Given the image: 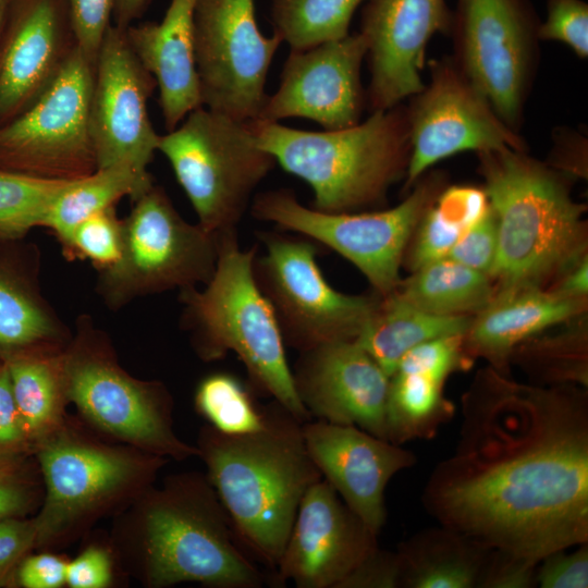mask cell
Masks as SVG:
<instances>
[{"label":"cell","instance_id":"6da1fadb","mask_svg":"<svg viewBox=\"0 0 588 588\" xmlns=\"http://www.w3.org/2000/svg\"><path fill=\"white\" fill-rule=\"evenodd\" d=\"M421 501L440 525L537 563L588 542V393L480 370L462 396L454 452Z\"/></svg>","mask_w":588,"mask_h":588},{"label":"cell","instance_id":"7a4b0ae2","mask_svg":"<svg viewBox=\"0 0 588 588\" xmlns=\"http://www.w3.org/2000/svg\"><path fill=\"white\" fill-rule=\"evenodd\" d=\"M114 518L110 548L145 587L261 588L267 581L205 473L154 483Z\"/></svg>","mask_w":588,"mask_h":588},{"label":"cell","instance_id":"3957f363","mask_svg":"<svg viewBox=\"0 0 588 588\" xmlns=\"http://www.w3.org/2000/svg\"><path fill=\"white\" fill-rule=\"evenodd\" d=\"M264 411L259 430L225 434L205 425L195 445L237 540L274 571L299 504L322 475L307 450L303 422L274 400Z\"/></svg>","mask_w":588,"mask_h":588},{"label":"cell","instance_id":"277c9868","mask_svg":"<svg viewBox=\"0 0 588 588\" xmlns=\"http://www.w3.org/2000/svg\"><path fill=\"white\" fill-rule=\"evenodd\" d=\"M485 192L497 221L490 277L499 289L540 286L586 256L585 206L565 179L525 150L478 152Z\"/></svg>","mask_w":588,"mask_h":588},{"label":"cell","instance_id":"5b68a950","mask_svg":"<svg viewBox=\"0 0 588 588\" xmlns=\"http://www.w3.org/2000/svg\"><path fill=\"white\" fill-rule=\"evenodd\" d=\"M42 499L36 550L68 546L151 487L169 460L110 440L66 417L34 451Z\"/></svg>","mask_w":588,"mask_h":588},{"label":"cell","instance_id":"8992f818","mask_svg":"<svg viewBox=\"0 0 588 588\" xmlns=\"http://www.w3.org/2000/svg\"><path fill=\"white\" fill-rule=\"evenodd\" d=\"M215 272L203 287L180 291L182 326L199 358L234 353L252 383L302 422L311 420L296 393L285 344L253 272L257 245L242 249L236 231L218 235Z\"/></svg>","mask_w":588,"mask_h":588},{"label":"cell","instance_id":"52a82bcc","mask_svg":"<svg viewBox=\"0 0 588 588\" xmlns=\"http://www.w3.org/2000/svg\"><path fill=\"white\" fill-rule=\"evenodd\" d=\"M258 146L314 192L313 208L354 212L382 201L406 173L409 158L407 109L372 111L358 124L332 131H305L280 122L249 121Z\"/></svg>","mask_w":588,"mask_h":588},{"label":"cell","instance_id":"ba28073f","mask_svg":"<svg viewBox=\"0 0 588 588\" xmlns=\"http://www.w3.org/2000/svg\"><path fill=\"white\" fill-rule=\"evenodd\" d=\"M60 365L68 403L99 434L181 462L198 456L173 426V399L157 380H142L122 367L108 333L81 315Z\"/></svg>","mask_w":588,"mask_h":588},{"label":"cell","instance_id":"9c48e42d","mask_svg":"<svg viewBox=\"0 0 588 588\" xmlns=\"http://www.w3.org/2000/svg\"><path fill=\"white\" fill-rule=\"evenodd\" d=\"M197 216L219 235L236 231L253 194L277 163L258 144L249 121L204 106L158 142Z\"/></svg>","mask_w":588,"mask_h":588},{"label":"cell","instance_id":"30bf717a","mask_svg":"<svg viewBox=\"0 0 588 588\" xmlns=\"http://www.w3.org/2000/svg\"><path fill=\"white\" fill-rule=\"evenodd\" d=\"M122 233L121 258L98 272L96 284L112 310L140 297L204 285L215 272L218 235L186 221L161 186L154 184L133 200Z\"/></svg>","mask_w":588,"mask_h":588},{"label":"cell","instance_id":"8fae6325","mask_svg":"<svg viewBox=\"0 0 588 588\" xmlns=\"http://www.w3.org/2000/svg\"><path fill=\"white\" fill-rule=\"evenodd\" d=\"M441 182L430 176L397 206L362 213L323 212L302 205L292 191L273 189L253 198L250 213L333 249L366 277L376 294L387 296L401 282L400 267L409 238L441 192Z\"/></svg>","mask_w":588,"mask_h":588},{"label":"cell","instance_id":"7c38bea8","mask_svg":"<svg viewBox=\"0 0 588 588\" xmlns=\"http://www.w3.org/2000/svg\"><path fill=\"white\" fill-rule=\"evenodd\" d=\"M265 253L254 258L255 281L268 301L285 346L307 351L356 340L381 296L350 295L333 289L317 264L309 238L259 232Z\"/></svg>","mask_w":588,"mask_h":588},{"label":"cell","instance_id":"4fadbf2b","mask_svg":"<svg viewBox=\"0 0 588 588\" xmlns=\"http://www.w3.org/2000/svg\"><path fill=\"white\" fill-rule=\"evenodd\" d=\"M95 66L78 47L40 97L0 126V168L48 181L97 169L89 131Z\"/></svg>","mask_w":588,"mask_h":588},{"label":"cell","instance_id":"5bb4252c","mask_svg":"<svg viewBox=\"0 0 588 588\" xmlns=\"http://www.w3.org/2000/svg\"><path fill=\"white\" fill-rule=\"evenodd\" d=\"M282 39L265 36L254 0H197L194 57L201 106L240 121L258 119Z\"/></svg>","mask_w":588,"mask_h":588},{"label":"cell","instance_id":"9a60e30c","mask_svg":"<svg viewBox=\"0 0 588 588\" xmlns=\"http://www.w3.org/2000/svg\"><path fill=\"white\" fill-rule=\"evenodd\" d=\"M538 26L527 0H457L456 63L515 132L537 60Z\"/></svg>","mask_w":588,"mask_h":588},{"label":"cell","instance_id":"2e32d148","mask_svg":"<svg viewBox=\"0 0 588 588\" xmlns=\"http://www.w3.org/2000/svg\"><path fill=\"white\" fill-rule=\"evenodd\" d=\"M412 98L405 189L431 166L462 151L525 150L519 134L499 118L454 58L432 60L430 83Z\"/></svg>","mask_w":588,"mask_h":588},{"label":"cell","instance_id":"e0dca14e","mask_svg":"<svg viewBox=\"0 0 588 588\" xmlns=\"http://www.w3.org/2000/svg\"><path fill=\"white\" fill-rule=\"evenodd\" d=\"M157 88L154 75L133 51L124 29L111 25L95 63L89 131L97 169L128 164L140 172L158 151V134L148 113Z\"/></svg>","mask_w":588,"mask_h":588},{"label":"cell","instance_id":"ac0fdd59","mask_svg":"<svg viewBox=\"0 0 588 588\" xmlns=\"http://www.w3.org/2000/svg\"><path fill=\"white\" fill-rule=\"evenodd\" d=\"M367 50L360 33L306 49H291L280 85L267 96L256 120L302 118L317 122L326 131L358 124L365 106L360 69Z\"/></svg>","mask_w":588,"mask_h":588},{"label":"cell","instance_id":"d6986e66","mask_svg":"<svg viewBox=\"0 0 588 588\" xmlns=\"http://www.w3.org/2000/svg\"><path fill=\"white\" fill-rule=\"evenodd\" d=\"M377 537L322 478L305 493L270 583L336 588L378 547Z\"/></svg>","mask_w":588,"mask_h":588},{"label":"cell","instance_id":"ffe728a7","mask_svg":"<svg viewBox=\"0 0 588 588\" xmlns=\"http://www.w3.org/2000/svg\"><path fill=\"white\" fill-rule=\"evenodd\" d=\"M360 34L367 41L372 111L388 110L418 94L426 49L437 33L448 34L452 14L445 0H367Z\"/></svg>","mask_w":588,"mask_h":588},{"label":"cell","instance_id":"44dd1931","mask_svg":"<svg viewBox=\"0 0 588 588\" xmlns=\"http://www.w3.org/2000/svg\"><path fill=\"white\" fill-rule=\"evenodd\" d=\"M292 375L311 419L353 425L387 440L390 377L355 340L299 352Z\"/></svg>","mask_w":588,"mask_h":588},{"label":"cell","instance_id":"7402d4cb","mask_svg":"<svg viewBox=\"0 0 588 588\" xmlns=\"http://www.w3.org/2000/svg\"><path fill=\"white\" fill-rule=\"evenodd\" d=\"M76 48L68 0H11L0 32V126L40 97Z\"/></svg>","mask_w":588,"mask_h":588},{"label":"cell","instance_id":"603a6c76","mask_svg":"<svg viewBox=\"0 0 588 588\" xmlns=\"http://www.w3.org/2000/svg\"><path fill=\"white\" fill-rule=\"evenodd\" d=\"M307 450L322 478L376 535L387 522L385 489L415 454L353 425L319 419L303 422Z\"/></svg>","mask_w":588,"mask_h":588},{"label":"cell","instance_id":"cb8c5ba5","mask_svg":"<svg viewBox=\"0 0 588 588\" xmlns=\"http://www.w3.org/2000/svg\"><path fill=\"white\" fill-rule=\"evenodd\" d=\"M41 258L26 237L0 243V359L61 352L72 331L44 295Z\"/></svg>","mask_w":588,"mask_h":588},{"label":"cell","instance_id":"d4e9b609","mask_svg":"<svg viewBox=\"0 0 588 588\" xmlns=\"http://www.w3.org/2000/svg\"><path fill=\"white\" fill-rule=\"evenodd\" d=\"M586 299H575L540 286L499 289L477 313L464 336V348L473 359L482 357L500 373L507 375L516 346L543 330L576 318Z\"/></svg>","mask_w":588,"mask_h":588},{"label":"cell","instance_id":"484cf974","mask_svg":"<svg viewBox=\"0 0 588 588\" xmlns=\"http://www.w3.org/2000/svg\"><path fill=\"white\" fill-rule=\"evenodd\" d=\"M197 0H170L159 23L125 29L143 65L154 75L166 128H175L201 106L194 57V11Z\"/></svg>","mask_w":588,"mask_h":588},{"label":"cell","instance_id":"4316f807","mask_svg":"<svg viewBox=\"0 0 588 588\" xmlns=\"http://www.w3.org/2000/svg\"><path fill=\"white\" fill-rule=\"evenodd\" d=\"M490 548L440 525L399 543L401 588H477Z\"/></svg>","mask_w":588,"mask_h":588},{"label":"cell","instance_id":"83f0119b","mask_svg":"<svg viewBox=\"0 0 588 588\" xmlns=\"http://www.w3.org/2000/svg\"><path fill=\"white\" fill-rule=\"evenodd\" d=\"M471 319L422 311L393 291L381 296L377 310L355 341L390 377L409 350L438 338L465 336Z\"/></svg>","mask_w":588,"mask_h":588},{"label":"cell","instance_id":"f1b7e54d","mask_svg":"<svg viewBox=\"0 0 588 588\" xmlns=\"http://www.w3.org/2000/svg\"><path fill=\"white\" fill-rule=\"evenodd\" d=\"M5 362L14 400L34 454L36 446L59 429L68 417L60 352L22 354Z\"/></svg>","mask_w":588,"mask_h":588},{"label":"cell","instance_id":"f546056e","mask_svg":"<svg viewBox=\"0 0 588 588\" xmlns=\"http://www.w3.org/2000/svg\"><path fill=\"white\" fill-rule=\"evenodd\" d=\"M152 185L149 172H140L128 164L98 168L64 186L50 205L41 228L49 230L60 243L87 218L115 207L125 196L133 201Z\"/></svg>","mask_w":588,"mask_h":588},{"label":"cell","instance_id":"4dcf8cb0","mask_svg":"<svg viewBox=\"0 0 588 588\" xmlns=\"http://www.w3.org/2000/svg\"><path fill=\"white\" fill-rule=\"evenodd\" d=\"M489 278L444 257L414 271L394 291L432 315L470 316L483 309L494 294Z\"/></svg>","mask_w":588,"mask_h":588},{"label":"cell","instance_id":"1f68e13d","mask_svg":"<svg viewBox=\"0 0 588 588\" xmlns=\"http://www.w3.org/2000/svg\"><path fill=\"white\" fill-rule=\"evenodd\" d=\"M445 381L418 372L390 376L385 412L387 440L402 445L434 438L455 414L444 395Z\"/></svg>","mask_w":588,"mask_h":588},{"label":"cell","instance_id":"d6a6232c","mask_svg":"<svg viewBox=\"0 0 588 588\" xmlns=\"http://www.w3.org/2000/svg\"><path fill=\"white\" fill-rule=\"evenodd\" d=\"M367 0H273V33L291 49L344 38L353 14Z\"/></svg>","mask_w":588,"mask_h":588},{"label":"cell","instance_id":"836d02e7","mask_svg":"<svg viewBox=\"0 0 588 588\" xmlns=\"http://www.w3.org/2000/svg\"><path fill=\"white\" fill-rule=\"evenodd\" d=\"M536 385H577L587 389V335L584 328L544 339L530 338L516 346L510 362Z\"/></svg>","mask_w":588,"mask_h":588},{"label":"cell","instance_id":"e575fe53","mask_svg":"<svg viewBox=\"0 0 588 588\" xmlns=\"http://www.w3.org/2000/svg\"><path fill=\"white\" fill-rule=\"evenodd\" d=\"M194 405L207 425L225 434L257 431L265 420V411L256 404L248 387L226 371L212 372L198 382Z\"/></svg>","mask_w":588,"mask_h":588},{"label":"cell","instance_id":"d590c367","mask_svg":"<svg viewBox=\"0 0 588 588\" xmlns=\"http://www.w3.org/2000/svg\"><path fill=\"white\" fill-rule=\"evenodd\" d=\"M69 182L0 168V243L24 238L30 230L41 226L50 205Z\"/></svg>","mask_w":588,"mask_h":588},{"label":"cell","instance_id":"8d00e7d4","mask_svg":"<svg viewBox=\"0 0 588 588\" xmlns=\"http://www.w3.org/2000/svg\"><path fill=\"white\" fill-rule=\"evenodd\" d=\"M59 244L68 260L89 261L97 272L106 271L122 255V219L115 207L109 208L77 224Z\"/></svg>","mask_w":588,"mask_h":588},{"label":"cell","instance_id":"74e56055","mask_svg":"<svg viewBox=\"0 0 588 588\" xmlns=\"http://www.w3.org/2000/svg\"><path fill=\"white\" fill-rule=\"evenodd\" d=\"M42 499V482L34 455L0 462V520L33 516Z\"/></svg>","mask_w":588,"mask_h":588},{"label":"cell","instance_id":"f35d334b","mask_svg":"<svg viewBox=\"0 0 588 588\" xmlns=\"http://www.w3.org/2000/svg\"><path fill=\"white\" fill-rule=\"evenodd\" d=\"M473 364L464 348V335H452L413 347L401 358L395 371L425 373L446 381L450 375L468 370Z\"/></svg>","mask_w":588,"mask_h":588},{"label":"cell","instance_id":"ab89813d","mask_svg":"<svg viewBox=\"0 0 588 588\" xmlns=\"http://www.w3.org/2000/svg\"><path fill=\"white\" fill-rule=\"evenodd\" d=\"M539 40L566 45L580 59L588 57V4L583 0H548L546 20L538 26Z\"/></svg>","mask_w":588,"mask_h":588},{"label":"cell","instance_id":"60d3db41","mask_svg":"<svg viewBox=\"0 0 588 588\" xmlns=\"http://www.w3.org/2000/svg\"><path fill=\"white\" fill-rule=\"evenodd\" d=\"M424 212L418 225L417 236L408 255L413 271L444 258L461 235L465 232L451 222L432 205Z\"/></svg>","mask_w":588,"mask_h":588},{"label":"cell","instance_id":"b9f144b4","mask_svg":"<svg viewBox=\"0 0 588 588\" xmlns=\"http://www.w3.org/2000/svg\"><path fill=\"white\" fill-rule=\"evenodd\" d=\"M115 0H68L76 44L95 66L108 28L112 25Z\"/></svg>","mask_w":588,"mask_h":588},{"label":"cell","instance_id":"7bdbcfd3","mask_svg":"<svg viewBox=\"0 0 588 588\" xmlns=\"http://www.w3.org/2000/svg\"><path fill=\"white\" fill-rule=\"evenodd\" d=\"M497 248V221L490 207L478 222L461 235L445 257L490 277Z\"/></svg>","mask_w":588,"mask_h":588},{"label":"cell","instance_id":"ee69618b","mask_svg":"<svg viewBox=\"0 0 588 588\" xmlns=\"http://www.w3.org/2000/svg\"><path fill=\"white\" fill-rule=\"evenodd\" d=\"M535 578L541 588H587L588 542L546 555L537 564Z\"/></svg>","mask_w":588,"mask_h":588},{"label":"cell","instance_id":"f6af8a7d","mask_svg":"<svg viewBox=\"0 0 588 588\" xmlns=\"http://www.w3.org/2000/svg\"><path fill=\"white\" fill-rule=\"evenodd\" d=\"M34 550L36 526L33 516L0 520V587H12L17 566Z\"/></svg>","mask_w":588,"mask_h":588},{"label":"cell","instance_id":"bcb514c9","mask_svg":"<svg viewBox=\"0 0 588 588\" xmlns=\"http://www.w3.org/2000/svg\"><path fill=\"white\" fill-rule=\"evenodd\" d=\"M33 455L14 400L7 362L0 359V462Z\"/></svg>","mask_w":588,"mask_h":588},{"label":"cell","instance_id":"7dc6e473","mask_svg":"<svg viewBox=\"0 0 588 588\" xmlns=\"http://www.w3.org/2000/svg\"><path fill=\"white\" fill-rule=\"evenodd\" d=\"M402 567L396 551L375 548L336 588H401Z\"/></svg>","mask_w":588,"mask_h":588},{"label":"cell","instance_id":"c3c4849f","mask_svg":"<svg viewBox=\"0 0 588 588\" xmlns=\"http://www.w3.org/2000/svg\"><path fill=\"white\" fill-rule=\"evenodd\" d=\"M536 567L537 563L501 550L491 549L477 588L536 587Z\"/></svg>","mask_w":588,"mask_h":588},{"label":"cell","instance_id":"681fc988","mask_svg":"<svg viewBox=\"0 0 588 588\" xmlns=\"http://www.w3.org/2000/svg\"><path fill=\"white\" fill-rule=\"evenodd\" d=\"M114 553L110 547L89 544L68 562L65 585L71 588H107L114 577Z\"/></svg>","mask_w":588,"mask_h":588},{"label":"cell","instance_id":"f907efd6","mask_svg":"<svg viewBox=\"0 0 588 588\" xmlns=\"http://www.w3.org/2000/svg\"><path fill=\"white\" fill-rule=\"evenodd\" d=\"M68 562L49 550L32 552L17 566L12 587L60 588L66 581Z\"/></svg>","mask_w":588,"mask_h":588},{"label":"cell","instance_id":"816d5d0a","mask_svg":"<svg viewBox=\"0 0 588 588\" xmlns=\"http://www.w3.org/2000/svg\"><path fill=\"white\" fill-rule=\"evenodd\" d=\"M587 255L567 269L559 281L558 286L551 291L568 298L586 299L587 297Z\"/></svg>","mask_w":588,"mask_h":588},{"label":"cell","instance_id":"f5cc1de1","mask_svg":"<svg viewBox=\"0 0 588 588\" xmlns=\"http://www.w3.org/2000/svg\"><path fill=\"white\" fill-rule=\"evenodd\" d=\"M151 0H115L113 10V25L126 29L143 16Z\"/></svg>","mask_w":588,"mask_h":588},{"label":"cell","instance_id":"db71d44e","mask_svg":"<svg viewBox=\"0 0 588 588\" xmlns=\"http://www.w3.org/2000/svg\"><path fill=\"white\" fill-rule=\"evenodd\" d=\"M10 4H11V0H0V32L5 22Z\"/></svg>","mask_w":588,"mask_h":588}]
</instances>
